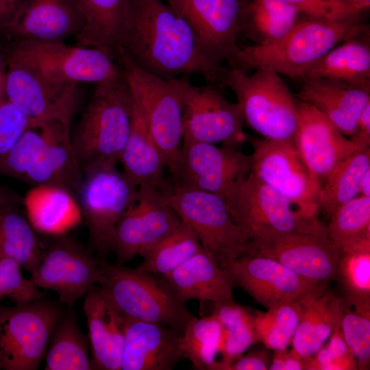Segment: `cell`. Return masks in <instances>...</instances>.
<instances>
[{
    "mask_svg": "<svg viewBox=\"0 0 370 370\" xmlns=\"http://www.w3.org/2000/svg\"><path fill=\"white\" fill-rule=\"evenodd\" d=\"M115 56L102 49L63 42H16L9 59L21 62L58 84L105 81L122 72Z\"/></svg>",
    "mask_w": 370,
    "mask_h": 370,
    "instance_id": "12",
    "label": "cell"
},
{
    "mask_svg": "<svg viewBox=\"0 0 370 370\" xmlns=\"http://www.w3.org/2000/svg\"><path fill=\"white\" fill-rule=\"evenodd\" d=\"M341 328L358 368L369 369L370 363V316L349 310L344 304Z\"/></svg>",
    "mask_w": 370,
    "mask_h": 370,
    "instance_id": "44",
    "label": "cell"
},
{
    "mask_svg": "<svg viewBox=\"0 0 370 370\" xmlns=\"http://www.w3.org/2000/svg\"><path fill=\"white\" fill-rule=\"evenodd\" d=\"M328 284H320L300 299L302 314L291 345L306 364L341 326L343 301L330 291Z\"/></svg>",
    "mask_w": 370,
    "mask_h": 370,
    "instance_id": "28",
    "label": "cell"
},
{
    "mask_svg": "<svg viewBox=\"0 0 370 370\" xmlns=\"http://www.w3.org/2000/svg\"><path fill=\"white\" fill-rule=\"evenodd\" d=\"M269 357L265 351H256L241 356L223 370H267L269 369Z\"/></svg>",
    "mask_w": 370,
    "mask_h": 370,
    "instance_id": "48",
    "label": "cell"
},
{
    "mask_svg": "<svg viewBox=\"0 0 370 370\" xmlns=\"http://www.w3.org/2000/svg\"><path fill=\"white\" fill-rule=\"evenodd\" d=\"M22 269L13 259L0 258V301L7 297L18 304L42 298V293L30 279L24 277Z\"/></svg>",
    "mask_w": 370,
    "mask_h": 370,
    "instance_id": "45",
    "label": "cell"
},
{
    "mask_svg": "<svg viewBox=\"0 0 370 370\" xmlns=\"http://www.w3.org/2000/svg\"><path fill=\"white\" fill-rule=\"evenodd\" d=\"M255 253L271 258L308 280L328 283L336 279L340 251L321 233H282L260 230L249 238Z\"/></svg>",
    "mask_w": 370,
    "mask_h": 370,
    "instance_id": "16",
    "label": "cell"
},
{
    "mask_svg": "<svg viewBox=\"0 0 370 370\" xmlns=\"http://www.w3.org/2000/svg\"><path fill=\"white\" fill-rule=\"evenodd\" d=\"M221 326L212 314L200 318L193 317L180 336L184 358L195 369L209 370L219 352Z\"/></svg>",
    "mask_w": 370,
    "mask_h": 370,
    "instance_id": "41",
    "label": "cell"
},
{
    "mask_svg": "<svg viewBox=\"0 0 370 370\" xmlns=\"http://www.w3.org/2000/svg\"><path fill=\"white\" fill-rule=\"evenodd\" d=\"M251 143L254 176L293 201L319 207L321 186L294 143L267 138Z\"/></svg>",
    "mask_w": 370,
    "mask_h": 370,
    "instance_id": "18",
    "label": "cell"
},
{
    "mask_svg": "<svg viewBox=\"0 0 370 370\" xmlns=\"http://www.w3.org/2000/svg\"><path fill=\"white\" fill-rule=\"evenodd\" d=\"M303 15L282 0H249L241 32L254 45H269L284 38L301 20Z\"/></svg>",
    "mask_w": 370,
    "mask_h": 370,
    "instance_id": "33",
    "label": "cell"
},
{
    "mask_svg": "<svg viewBox=\"0 0 370 370\" xmlns=\"http://www.w3.org/2000/svg\"><path fill=\"white\" fill-rule=\"evenodd\" d=\"M30 0H0V29L10 23Z\"/></svg>",
    "mask_w": 370,
    "mask_h": 370,
    "instance_id": "51",
    "label": "cell"
},
{
    "mask_svg": "<svg viewBox=\"0 0 370 370\" xmlns=\"http://www.w3.org/2000/svg\"><path fill=\"white\" fill-rule=\"evenodd\" d=\"M169 171L174 184L214 194L230 210L251 173V157L234 147L183 143Z\"/></svg>",
    "mask_w": 370,
    "mask_h": 370,
    "instance_id": "9",
    "label": "cell"
},
{
    "mask_svg": "<svg viewBox=\"0 0 370 370\" xmlns=\"http://www.w3.org/2000/svg\"><path fill=\"white\" fill-rule=\"evenodd\" d=\"M202 249L195 232L181 223L145 257L138 269L164 278Z\"/></svg>",
    "mask_w": 370,
    "mask_h": 370,
    "instance_id": "39",
    "label": "cell"
},
{
    "mask_svg": "<svg viewBox=\"0 0 370 370\" xmlns=\"http://www.w3.org/2000/svg\"><path fill=\"white\" fill-rule=\"evenodd\" d=\"M349 138L361 149L370 148V103L362 113L354 133Z\"/></svg>",
    "mask_w": 370,
    "mask_h": 370,
    "instance_id": "50",
    "label": "cell"
},
{
    "mask_svg": "<svg viewBox=\"0 0 370 370\" xmlns=\"http://www.w3.org/2000/svg\"><path fill=\"white\" fill-rule=\"evenodd\" d=\"M359 17L334 21L307 17L278 42L240 48L227 62L231 69L246 73L269 69L292 79L301 78L307 68L334 47L369 32V25L360 23Z\"/></svg>",
    "mask_w": 370,
    "mask_h": 370,
    "instance_id": "2",
    "label": "cell"
},
{
    "mask_svg": "<svg viewBox=\"0 0 370 370\" xmlns=\"http://www.w3.org/2000/svg\"><path fill=\"white\" fill-rule=\"evenodd\" d=\"M83 26L73 0H30L0 31L16 42H60L76 36Z\"/></svg>",
    "mask_w": 370,
    "mask_h": 370,
    "instance_id": "22",
    "label": "cell"
},
{
    "mask_svg": "<svg viewBox=\"0 0 370 370\" xmlns=\"http://www.w3.org/2000/svg\"><path fill=\"white\" fill-rule=\"evenodd\" d=\"M49 237L30 280L38 288L54 291L62 304L73 308L76 301L98 284L103 260L94 257L68 233Z\"/></svg>",
    "mask_w": 370,
    "mask_h": 370,
    "instance_id": "14",
    "label": "cell"
},
{
    "mask_svg": "<svg viewBox=\"0 0 370 370\" xmlns=\"http://www.w3.org/2000/svg\"><path fill=\"white\" fill-rule=\"evenodd\" d=\"M8 204H14V202L10 201L8 197L5 196L3 191L0 189V206Z\"/></svg>",
    "mask_w": 370,
    "mask_h": 370,
    "instance_id": "55",
    "label": "cell"
},
{
    "mask_svg": "<svg viewBox=\"0 0 370 370\" xmlns=\"http://www.w3.org/2000/svg\"><path fill=\"white\" fill-rule=\"evenodd\" d=\"M301 78H328L353 84H370L369 32L334 47L307 68Z\"/></svg>",
    "mask_w": 370,
    "mask_h": 370,
    "instance_id": "32",
    "label": "cell"
},
{
    "mask_svg": "<svg viewBox=\"0 0 370 370\" xmlns=\"http://www.w3.org/2000/svg\"><path fill=\"white\" fill-rule=\"evenodd\" d=\"M295 7L306 17L323 20L354 18L346 10L332 0H282Z\"/></svg>",
    "mask_w": 370,
    "mask_h": 370,
    "instance_id": "47",
    "label": "cell"
},
{
    "mask_svg": "<svg viewBox=\"0 0 370 370\" xmlns=\"http://www.w3.org/2000/svg\"><path fill=\"white\" fill-rule=\"evenodd\" d=\"M219 86L234 93L248 127L264 138L294 143L298 126L296 98L278 73L269 69L246 73L223 69Z\"/></svg>",
    "mask_w": 370,
    "mask_h": 370,
    "instance_id": "4",
    "label": "cell"
},
{
    "mask_svg": "<svg viewBox=\"0 0 370 370\" xmlns=\"http://www.w3.org/2000/svg\"><path fill=\"white\" fill-rule=\"evenodd\" d=\"M38 234L14 204L0 206V258L13 259L31 273L46 247Z\"/></svg>",
    "mask_w": 370,
    "mask_h": 370,
    "instance_id": "34",
    "label": "cell"
},
{
    "mask_svg": "<svg viewBox=\"0 0 370 370\" xmlns=\"http://www.w3.org/2000/svg\"><path fill=\"white\" fill-rule=\"evenodd\" d=\"M91 360L94 369L121 370L125 316L99 285L84 296Z\"/></svg>",
    "mask_w": 370,
    "mask_h": 370,
    "instance_id": "26",
    "label": "cell"
},
{
    "mask_svg": "<svg viewBox=\"0 0 370 370\" xmlns=\"http://www.w3.org/2000/svg\"><path fill=\"white\" fill-rule=\"evenodd\" d=\"M46 132L42 123L27 129L0 160V168L23 180L44 147Z\"/></svg>",
    "mask_w": 370,
    "mask_h": 370,
    "instance_id": "43",
    "label": "cell"
},
{
    "mask_svg": "<svg viewBox=\"0 0 370 370\" xmlns=\"http://www.w3.org/2000/svg\"><path fill=\"white\" fill-rule=\"evenodd\" d=\"M330 217L327 234L340 251H370L369 197L359 195L347 201Z\"/></svg>",
    "mask_w": 370,
    "mask_h": 370,
    "instance_id": "37",
    "label": "cell"
},
{
    "mask_svg": "<svg viewBox=\"0 0 370 370\" xmlns=\"http://www.w3.org/2000/svg\"><path fill=\"white\" fill-rule=\"evenodd\" d=\"M63 312L58 304L42 298L12 306H0L1 369H37Z\"/></svg>",
    "mask_w": 370,
    "mask_h": 370,
    "instance_id": "11",
    "label": "cell"
},
{
    "mask_svg": "<svg viewBox=\"0 0 370 370\" xmlns=\"http://www.w3.org/2000/svg\"><path fill=\"white\" fill-rule=\"evenodd\" d=\"M119 162L124 173L138 186L160 188L166 180L165 159L153 142L136 100L131 129Z\"/></svg>",
    "mask_w": 370,
    "mask_h": 370,
    "instance_id": "31",
    "label": "cell"
},
{
    "mask_svg": "<svg viewBox=\"0 0 370 370\" xmlns=\"http://www.w3.org/2000/svg\"><path fill=\"white\" fill-rule=\"evenodd\" d=\"M158 189L181 221L195 232L202 248L221 268L255 253L225 203L217 195L180 187L168 180Z\"/></svg>",
    "mask_w": 370,
    "mask_h": 370,
    "instance_id": "6",
    "label": "cell"
},
{
    "mask_svg": "<svg viewBox=\"0 0 370 370\" xmlns=\"http://www.w3.org/2000/svg\"><path fill=\"white\" fill-rule=\"evenodd\" d=\"M180 335L162 324L125 316L121 370H171L182 359Z\"/></svg>",
    "mask_w": 370,
    "mask_h": 370,
    "instance_id": "23",
    "label": "cell"
},
{
    "mask_svg": "<svg viewBox=\"0 0 370 370\" xmlns=\"http://www.w3.org/2000/svg\"><path fill=\"white\" fill-rule=\"evenodd\" d=\"M302 314L299 301L280 304L266 312H253L257 341L267 348L284 350L291 344Z\"/></svg>",
    "mask_w": 370,
    "mask_h": 370,
    "instance_id": "40",
    "label": "cell"
},
{
    "mask_svg": "<svg viewBox=\"0 0 370 370\" xmlns=\"http://www.w3.org/2000/svg\"><path fill=\"white\" fill-rule=\"evenodd\" d=\"M224 269L234 286L243 288L267 309L299 301L321 284L301 277L258 253L241 257Z\"/></svg>",
    "mask_w": 370,
    "mask_h": 370,
    "instance_id": "19",
    "label": "cell"
},
{
    "mask_svg": "<svg viewBox=\"0 0 370 370\" xmlns=\"http://www.w3.org/2000/svg\"><path fill=\"white\" fill-rule=\"evenodd\" d=\"M318 206L297 203L260 181L251 173L230 209L246 237L260 230L282 233H321L326 226L319 219Z\"/></svg>",
    "mask_w": 370,
    "mask_h": 370,
    "instance_id": "10",
    "label": "cell"
},
{
    "mask_svg": "<svg viewBox=\"0 0 370 370\" xmlns=\"http://www.w3.org/2000/svg\"><path fill=\"white\" fill-rule=\"evenodd\" d=\"M6 96L36 124L52 119L70 123L77 104V84L51 82L30 67L8 59Z\"/></svg>",
    "mask_w": 370,
    "mask_h": 370,
    "instance_id": "20",
    "label": "cell"
},
{
    "mask_svg": "<svg viewBox=\"0 0 370 370\" xmlns=\"http://www.w3.org/2000/svg\"><path fill=\"white\" fill-rule=\"evenodd\" d=\"M73 1L84 17L83 28L75 36L77 45L115 56L126 29L129 0Z\"/></svg>",
    "mask_w": 370,
    "mask_h": 370,
    "instance_id": "30",
    "label": "cell"
},
{
    "mask_svg": "<svg viewBox=\"0 0 370 370\" xmlns=\"http://www.w3.org/2000/svg\"><path fill=\"white\" fill-rule=\"evenodd\" d=\"M6 74L3 62L0 55V103L7 100Z\"/></svg>",
    "mask_w": 370,
    "mask_h": 370,
    "instance_id": "53",
    "label": "cell"
},
{
    "mask_svg": "<svg viewBox=\"0 0 370 370\" xmlns=\"http://www.w3.org/2000/svg\"><path fill=\"white\" fill-rule=\"evenodd\" d=\"M116 56L143 112L151 136L170 171L183 138V102L178 77L164 79L145 71L121 49Z\"/></svg>",
    "mask_w": 370,
    "mask_h": 370,
    "instance_id": "7",
    "label": "cell"
},
{
    "mask_svg": "<svg viewBox=\"0 0 370 370\" xmlns=\"http://www.w3.org/2000/svg\"><path fill=\"white\" fill-rule=\"evenodd\" d=\"M181 219L156 187L138 186V197L118 222L110 251L117 264L145 257Z\"/></svg>",
    "mask_w": 370,
    "mask_h": 370,
    "instance_id": "15",
    "label": "cell"
},
{
    "mask_svg": "<svg viewBox=\"0 0 370 370\" xmlns=\"http://www.w3.org/2000/svg\"><path fill=\"white\" fill-rule=\"evenodd\" d=\"M302 79L297 99L314 107L345 136H352L370 103V84H353L328 78Z\"/></svg>",
    "mask_w": 370,
    "mask_h": 370,
    "instance_id": "25",
    "label": "cell"
},
{
    "mask_svg": "<svg viewBox=\"0 0 370 370\" xmlns=\"http://www.w3.org/2000/svg\"><path fill=\"white\" fill-rule=\"evenodd\" d=\"M295 145L321 189L340 162L358 149L325 116L296 98Z\"/></svg>",
    "mask_w": 370,
    "mask_h": 370,
    "instance_id": "21",
    "label": "cell"
},
{
    "mask_svg": "<svg viewBox=\"0 0 370 370\" xmlns=\"http://www.w3.org/2000/svg\"><path fill=\"white\" fill-rule=\"evenodd\" d=\"M135 108L132 89L123 71L96 84L94 93L72 136L82 169L119 162L131 129Z\"/></svg>",
    "mask_w": 370,
    "mask_h": 370,
    "instance_id": "3",
    "label": "cell"
},
{
    "mask_svg": "<svg viewBox=\"0 0 370 370\" xmlns=\"http://www.w3.org/2000/svg\"><path fill=\"white\" fill-rule=\"evenodd\" d=\"M83 172L77 199L92 247L106 255L110 251L118 222L137 199L138 186L114 162L95 164Z\"/></svg>",
    "mask_w": 370,
    "mask_h": 370,
    "instance_id": "8",
    "label": "cell"
},
{
    "mask_svg": "<svg viewBox=\"0 0 370 370\" xmlns=\"http://www.w3.org/2000/svg\"><path fill=\"white\" fill-rule=\"evenodd\" d=\"M370 197V170L363 176L360 184V195Z\"/></svg>",
    "mask_w": 370,
    "mask_h": 370,
    "instance_id": "54",
    "label": "cell"
},
{
    "mask_svg": "<svg viewBox=\"0 0 370 370\" xmlns=\"http://www.w3.org/2000/svg\"><path fill=\"white\" fill-rule=\"evenodd\" d=\"M163 278L184 304L197 299L201 307L232 299L230 276L203 248Z\"/></svg>",
    "mask_w": 370,
    "mask_h": 370,
    "instance_id": "27",
    "label": "cell"
},
{
    "mask_svg": "<svg viewBox=\"0 0 370 370\" xmlns=\"http://www.w3.org/2000/svg\"><path fill=\"white\" fill-rule=\"evenodd\" d=\"M268 369L304 370L306 369V361L293 350H276Z\"/></svg>",
    "mask_w": 370,
    "mask_h": 370,
    "instance_id": "49",
    "label": "cell"
},
{
    "mask_svg": "<svg viewBox=\"0 0 370 370\" xmlns=\"http://www.w3.org/2000/svg\"><path fill=\"white\" fill-rule=\"evenodd\" d=\"M183 102V143H221L239 148L246 140L237 103L230 101L214 84L197 86L188 75L178 77Z\"/></svg>",
    "mask_w": 370,
    "mask_h": 370,
    "instance_id": "13",
    "label": "cell"
},
{
    "mask_svg": "<svg viewBox=\"0 0 370 370\" xmlns=\"http://www.w3.org/2000/svg\"><path fill=\"white\" fill-rule=\"evenodd\" d=\"M370 170V148L346 156L321 189L319 205L329 217L341 205L360 195L361 181Z\"/></svg>",
    "mask_w": 370,
    "mask_h": 370,
    "instance_id": "38",
    "label": "cell"
},
{
    "mask_svg": "<svg viewBox=\"0 0 370 370\" xmlns=\"http://www.w3.org/2000/svg\"><path fill=\"white\" fill-rule=\"evenodd\" d=\"M89 341L81 330L73 308L68 307L58 322L45 356V370L94 369Z\"/></svg>",
    "mask_w": 370,
    "mask_h": 370,
    "instance_id": "36",
    "label": "cell"
},
{
    "mask_svg": "<svg viewBox=\"0 0 370 370\" xmlns=\"http://www.w3.org/2000/svg\"><path fill=\"white\" fill-rule=\"evenodd\" d=\"M26 217L40 234L56 236L69 233L82 222L83 216L77 197L62 188L41 184L25 194Z\"/></svg>",
    "mask_w": 370,
    "mask_h": 370,
    "instance_id": "29",
    "label": "cell"
},
{
    "mask_svg": "<svg viewBox=\"0 0 370 370\" xmlns=\"http://www.w3.org/2000/svg\"><path fill=\"white\" fill-rule=\"evenodd\" d=\"M210 314L220 323L219 352L222 356V360L215 361L209 370H223L258 342L253 312L230 299L212 303Z\"/></svg>",
    "mask_w": 370,
    "mask_h": 370,
    "instance_id": "35",
    "label": "cell"
},
{
    "mask_svg": "<svg viewBox=\"0 0 370 370\" xmlns=\"http://www.w3.org/2000/svg\"><path fill=\"white\" fill-rule=\"evenodd\" d=\"M37 124L6 100L0 103V160L21 136Z\"/></svg>",
    "mask_w": 370,
    "mask_h": 370,
    "instance_id": "46",
    "label": "cell"
},
{
    "mask_svg": "<svg viewBox=\"0 0 370 370\" xmlns=\"http://www.w3.org/2000/svg\"><path fill=\"white\" fill-rule=\"evenodd\" d=\"M190 25L210 62L221 69L223 61L240 48L245 10L249 0H164Z\"/></svg>",
    "mask_w": 370,
    "mask_h": 370,
    "instance_id": "17",
    "label": "cell"
},
{
    "mask_svg": "<svg viewBox=\"0 0 370 370\" xmlns=\"http://www.w3.org/2000/svg\"><path fill=\"white\" fill-rule=\"evenodd\" d=\"M42 123L46 142L23 180L34 186H56L77 197L84 172L71 142L70 123L52 119Z\"/></svg>",
    "mask_w": 370,
    "mask_h": 370,
    "instance_id": "24",
    "label": "cell"
},
{
    "mask_svg": "<svg viewBox=\"0 0 370 370\" xmlns=\"http://www.w3.org/2000/svg\"><path fill=\"white\" fill-rule=\"evenodd\" d=\"M346 295V304L370 316V251H340L337 275Z\"/></svg>",
    "mask_w": 370,
    "mask_h": 370,
    "instance_id": "42",
    "label": "cell"
},
{
    "mask_svg": "<svg viewBox=\"0 0 370 370\" xmlns=\"http://www.w3.org/2000/svg\"><path fill=\"white\" fill-rule=\"evenodd\" d=\"M97 285L125 316L183 333L193 315L163 278L105 261Z\"/></svg>",
    "mask_w": 370,
    "mask_h": 370,
    "instance_id": "5",
    "label": "cell"
},
{
    "mask_svg": "<svg viewBox=\"0 0 370 370\" xmlns=\"http://www.w3.org/2000/svg\"><path fill=\"white\" fill-rule=\"evenodd\" d=\"M0 369H1V365H0Z\"/></svg>",
    "mask_w": 370,
    "mask_h": 370,
    "instance_id": "56",
    "label": "cell"
},
{
    "mask_svg": "<svg viewBox=\"0 0 370 370\" xmlns=\"http://www.w3.org/2000/svg\"><path fill=\"white\" fill-rule=\"evenodd\" d=\"M119 49L140 69L164 79L193 74L219 85L224 69L210 62L188 23L164 0H129Z\"/></svg>",
    "mask_w": 370,
    "mask_h": 370,
    "instance_id": "1",
    "label": "cell"
},
{
    "mask_svg": "<svg viewBox=\"0 0 370 370\" xmlns=\"http://www.w3.org/2000/svg\"><path fill=\"white\" fill-rule=\"evenodd\" d=\"M353 16H359L369 8L370 0H332Z\"/></svg>",
    "mask_w": 370,
    "mask_h": 370,
    "instance_id": "52",
    "label": "cell"
}]
</instances>
